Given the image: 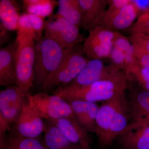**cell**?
<instances>
[{
    "label": "cell",
    "instance_id": "cell-20",
    "mask_svg": "<svg viewBox=\"0 0 149 149\" xmlns=\"http://www.w3.org/2000/svg\"><path fill=\"white\" fill-rule=\"evenodd\" d=\"M44 133V145L47 149H81L85 148L71 143L51 121H48Z\"/></svg>",
    "mask_w": 149,
    "mask_h": 149
},
{
    "label": "cell",
    "instance_id": "cell-5",
    "mask_svg": "<svg viewBox=\"0 0 149 149\" xmlns=\"http://www.w3.org/2000/svg\"><path fill=\"white\" fill-rule=\"evenodd\" d=\"M65 49L64 56L58 68L50 77L43 91L63 87L72 82L86 66L90 59L77 46Z\"/></svg>",
    "mask_w": 149,
    "mask_h": 149
},
{
    "label": "cell",
    "instance_id": "cell-9",
    "mask_svg": "<svg viewBox=\"0 0 149 149\" xmlns=\"http://www.w3.org/2000/svg\"><path fill=\"white\" fill-rule=\"evenodd\" d=\"M126 91L130 123L149 124V91L131 83Z\"/></svg>",
    "mask_w": 149,
    "mask_h": 149
},
{
    "label": "cell",
    "instance_id": "cell-6",
    "mask_svg": "<svg viewBox=\"0 0 149 149\" xmlns=\"http://www.w3.org/2000/svg\"><path fill=\"white\" fill-rule=\"evenodd\" d=\"M29 98L32 108L43 119L47 121L63 118H75L69 102L57 95L39 93L33 95L29 94Z\"/></svg>",
    "mask_w": 149,
    "mask_h": 149
},
{
    "label": "cell",
    "instance_id": "cell-3",
    "mask_svg": "<svg viewBox=\"0 0 149 149\" xmlns=\"http://www.w3.org/2000/svg\"><path fill=\"white\" fill-rule=\"evenodd\" d=\"M65 50L45 36L35 42L34 85L43 90L61 63Z\"/></svg>",
    "mask_w": 149,
    "mask_h": 149
},
{
    "label": "cell",
    "instance_id": "cell-31",
    "mask_svg": "<svg viewBox=\"0 0 149 149\" xmlns=\"http://www.w3.org/2000/svg\"><path fill=\"white\" fill-rule=\"evenodd\" d=\"M131 3V0H108L107 10L112 11L119 9Z\"/></svg>",
    "mask_w": 149,
    "mask_h": 149
},
{
    "label": "cell",
    "instance_id": "cell-2",
    "mask_svg": "<svg viewBox=\"0 0 149 149\" xmlns=\"http://www.w3.org/2000/svg\"><path fill=\"white\" fill-rule=\"evenodd\" d=\"M130 83L124 71H117L106 79L84 87H59L54 91L68 102L73 100L97 102L109 100L127 90Z\"/></svg>",
    "mask_w": 149,
    "mask_h": 149
},
{
    "label": "cell",
    "instance_id": "cell-17",
    "mask_svg": "<svg viewBox=\"0 0 149 149\" xmlns=\"http://www.w3.org/2000/svg\"><path fill=\"white\" fill-rule=\"evenodd\" d=\"M68 102L78 124L88 132L95 133L96 118L100 108L96 103L82 100Z\"/></svg>",
    "mask_w": 149,
    "mask_h": 149
},
{
    "label": "cell",
    "instance_id": "cell-21",
    "mask_svg": "<svg viewBox=\"0 0 149 149\" xmlns=\"http://www.w3.org/2000/svg\"><path fill=\"white\" fill-rule=\"evenodd\" d=\"M19 7L16 1L13 0L0 1L1 24L10 31L18 29L20 15Z\"/></svg>",
    "mask_w": 149,
    "mask_h": 149
},
{
    "label": "cell",
    "instance_id": "cell-4",
    "mask_svg": "<svg viewBox=\"0 0 149 149\" xmlns=\"http://www.w3.org/2000/svg\"><path fill=\"white\" fill-rule=\"evenodd\" d=\"M15 40L16 85L28 93L34 85L35 41L25 34L17 35Z\"/></svg>",
    "mask_w": 149,
    "mask_h": 149
},
{
    "label": "cell",
    "instance_id": "cell-35",
    "mask_svg": "<svg viewBox=\"0 0 149 149\" xmlns=\"http://www.w3.org/2000/svg\"></svg>",
    "mask_w": 149,
    "mask_h": 149
},
{
    "label": "cell",
    "instance_id": "cell-22",
    "mask_svg": "<svg viewBox=\"0 0 149 149\" xmlns=\"http://www.w3.org/2000/svg\"><path fill=\"white\" fill-rule=\"evenodd\" d=\"M58 14L74 26L82 27L83 15L78 0H59Z\"/></svg>",
    "mask_w": 149,
    "mask_h": 149
},
{
    "label": "cell",
    "instance_id": "cell-8",
    "mask_svg": "<svg viewBox=\"0 0 149 149\" xmlns=\"http://www.w3.org/2000/svg\"><path fill=\"white\" fill-rule=\"evenodd\" d=\"M102 26H98L89 32L82 48L86 56L90 60L109 58L116 38L120 34Z\"/></svg>",
    "mask_w": 149,
    "mask_h": 149
},
{
    "label": "cell",
    "instance_id": "cell-14",
    "mask_svg": "<svg viewBox=\"0 0 149 149\" xmlns=\"http://www.w3.org/2000/svg\"><path fill=\"white\" fill-rule=\"evenodd\" d=\"M138 15L137 9L131 3L119 9L107 10L98 26L116 31L127 29L133 25Z\"/></svg>",
    "mask_w": 149,
    "mask_h": 149
},
{
    "label": "cell",
    "instance_id": "cell-28",
    "mask_svg": "<svg viewBox=\"0 0 149 149\" xmlns=\"http://www.w3.org/2000/svg\"><path fill=\"white\" fill-rule=\"evenodd\" d=\"M133 45L149 55V38L137 35H130L128 37Z\"/></svg>",
    "mask_w": 149,
    "mask_h": 149
},
{
    "label": "cell",
    "instance_id": "cell-23",
    "mask_svg": "<svg viewBox=\"0 0 149 149\" xmlns=\"http://www.w3.org/2000/svg\"><path fill=\"white\" fill-rule=\"evenodd\" d=\"M124 72L129 83L149 92V69L141 65L136 58Z\"/></svg>",
    "mask_w": 149,
    "mask_h": 149
},
{
    "label": "cell",
    "instance_id": "cell-26",
    "mask_svg": "<svg viewBox=\"0 0 149 149\" xmlns=\"http://www.w3.org/2000/svg\"><path fill=\"white\" fill-rule=\"evenodd\" d=\"M130 35H137L149 38V14L139 16L130 27Z\"/></svg>",
    "mask_w": 149,
    "mask_h": 149
},
{
    "label": "cell",
    "instance_id": "cell-29",
    "mask_svg": "<svg viewBox=\"0 0 149 149\" xmlns=\"http://www.w3.org/2000/svg\"><path fill=\"white\" fill-rule=\"evenodd\" d=\"M131 3L137 9L139 16L149 14V0H131Z\"/></svg>",
    "mask_w": 149,
    "mask_h": 149
},
{
    "label": "cell",
    "instance_id": "cell-15",
    "mask_svg": "<svg viewBox=\"0 0 149 149\" xmlns=\"http://www.w3.org/2000/svg\"><path fill=\"white\" fill-rule=\"evenodd\" d=\"M16 40L0 49V86L16 85Z\"/></svg>",
    "mask_w": 149,
    "mask_h": 149
},
{
    "label": "cell",
    "instance_id": "cell-25",
    "mask_svg": "<svg viewBox=\"0 0 149 149\" xmlns=\"http://www.w3.org/2000/svg\"><path fill=\"white\" fill-rule=\"evenodd\" d=\"M1 149H47L38 139L25 138L17 132L7 136L5 145Z\"/></svg>",
    "mask_w": 149,
    "mask_h": 149
},
{
    "label": "cell",
    "instance_id": "cell-11",
    "mask_svg": "<svg viewBox=\"0 0 149 149\" xmlns=\"http://www.w3.org/2000/svg\"><path fill=\"white\" fill-rule=\"evenodd\" d=\"M27 93L16 85H10L0 91V116L10 125L16 124Z\"/></svg>",
    "mask_w": 149,
    "mask_h": 149
},
{
    "label": "cell",
    "instance_id": "cell-10",
    "mask_svg": "<svg viewBox=\"0 0 149 149\" xmlns=\"http://www.w3.org/2000/svg\"><path fill=\"white\" fill-rule=\"evenodd\" d=\"M29 93L24 98L22 110L17 122V133L25 138L37 139L44 133L46 125L43 118L30 104Z\"/></svg>",
    "mask_w": 149,
    "mask_h": 149
},
{
    "label": "cell",
    "instance_id": "cell-7",
    "mask_svg": "<svg viewBox=\"0 0 149 149\" xmlns=\"http://www.w3.org/2000/svg\"><path fill=\"white\" fill-rule=\"evenodd\" d=\"M45 36L58 43L63 49H70L85 40L79 28L56 14L46 21Z\"/></svg>",
    "mask_w": 149,
    "mask_h": 149
},
{
    "label": "cell",
    "instance_id": "cell-27",
    "mask_svg": "<svg viewBox=\"0 0 149 149\" xmlns=\"http://www.w3.org/2000/svg\"><path fill=\"white\" fill-rule=\"evenodd\" d=\"M109 58L111 64L118 71H125L126 66V57L123 51L113 45Z\"/></svg>",
    "mask_w": 149,
    "mask_h": 149
},
{
    "label": "cell",
    "instance_id": "cell-32",
    "mask_svg": "<svg viewBox=\"0 0 149 149\" xmlns=\"http://www.w3.org/2000/svg\"><path fill=\"white\" fill-rule=\"evenodd\" d=\"M9 32L10 31L0 23V45L1 46L6 44L10 39V34Z\"/></svg>",
    "mask_w": 149,
    "mask_h": 149
},
{
    "label": "cell",
    "instance_id": "cell-12",
    "mask_svg": "<svg viewBox=\"0 0 149 149\" xmlns=\"http://www.w3.org/2000/svg\"><path fill=\"white\" fill-rule=\"evenodd\" d=\"M117 71L118 70L111 64L105 66L102 60H90L77 77L72 82L63 87L75 88L88 86L106 79Z\"/></svg>",
    "mask_w": 149,
    "mask_h": 149
},
{
    "label": "cell",
    "instance_id": "cell-18",
    "mask_svg": "<svg viewBox=\"0 0 149 149\" xmlns=\"http://www.w3.org/2000/svg\"><path fill=\"white\" fill-rule=\"evenodd\" d=\"M50 121L72 143L89 148L90 139L88 132L78 124L75 118H63Z\"/></svg>",
    "mask_w": 149,
    "mask_h": 149
},
{
    "label": "cell",
    "instance_id": "cell-1",
    "mask_svg": "<svg viewBox=\"0 0 149 149\" xmlns=\"http://www.w3.org/2000/svg\"><path fill=\"white\" fill-rule=\"evenodd\" d=\"M125 92L105 102L99 108L95 133L101 146H111L130 124Z\"/></svg>",
    "mask_w": 149,
    "mask_h": 149
},
{
    "label": "cell",
    "instance_id": "cell-33",
    "mask_svg": "<svg viewBox=\"0 0 149 149\" xmlns=\"http://www.w3.org/2000/svg\"><path fill=\"white\" fill-rule=\"evenodd\" d=\"M81 149H89V148H83Z\"/></svg>",
    "mask_w": 149,
    "mask_h": 149
},
{
    "label": "cell",
    "instance_id": "cell-34",
    "mask_svg": "<svg viewBox=\"0 0 149 149\" xmlns=\"http://www.w3.org/2000/svg\"></svg>",
    "mask_w": 149,
    "mask_h": 149
},
{
    "label": "cell",
    "instance_id": "cell-19",
    "mask_svg": "<svg viewBox=\"0 0 149 149\" xmlns=\"http://www.w3.org/2000/svg\"><path fill=\"white\" fill-rule=\"evenodd\" d=\"M46 21L45 18L34 15L27 13L22 14L19 21L17 35H28L36 42L43 37Z\"/></svg>",
    "mask_w": 149,
    "mask_h": 149
},
{
    "label": "cell",
    "instance_id": "cell-24",
    "mask_svg": "<svg viewBox=\"0 0 149 149\" xmlns=\"http://www.w3.org/2000/svg\"><path fill=\"white\" fill-rule=\"evenodd\" d=\"M27 13L45 18L52 16L54 10L58 6L54 0H23L22 1Z\"/></svg>",
    "mask_w": 149,
    "mask_h": 149
},
{
    "label": "cell",
    "instance_id": "cell-13",
    "mask_svg": "<svg viewBox=\"0 0 149 149\" xmlns=\"http://www.w3.org/2000/svg\"><path fill=\"white\" fill-rule=\"evenodd\" d=\"M116 139L122 149H149V124L130 123Z\"/></svg>",
    "mask_w": 149,
    "mask_h": 149
},
{
    "label": "cell",
    "instance_id": "cell-16",
    "mask_svg": "<svg viewBox=\"0 0 149 149\" xmlns=\"http://www.w3.org/2000/svg\"><path fill=\"white\" fill-rule=\"evenodd\" d=\"M83 15L82 27L88 32L98 26L104 16L108 0H78Z\"/></svg>",
    "mask_w": 149,
    "mask_h": 149
},
{
    "label": "cell",
    "instance_id": "cell-30",
    "mask_svg": "<svg viewBox=\"0 0 149 149\" xmlns=\"http://www.w3.org/2000/svg\"><path fill=\"white\" fill-rule=\"evenodd\" d=\"M135 48V56L136 59L142 66L149 69V55L136 46Z\"/></svg>",
    "mask_w": 149,
    "mask_h": 149
}]
</instances>
